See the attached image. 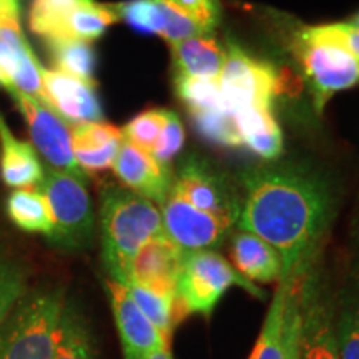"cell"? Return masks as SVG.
I'll return each instance as SVG.
<instances>
[{
  "instance_id": "obj_1",
  "label": "cell",
  "mask_w": 359,
  "mask_h": 359,
  "mask_svg": "<svg viewBox=\"0 0 359 359\" xmlns=\"http://www.w3.org/2000/svg\"><path fill=\"white\" fill-rule=\"evenodd\" d=\"M330 201L321 185L290 170H255L245 180L238 224L278 251L281 278L303 273L327 222Z\"/></svg>"
},
{
  "instance_id": "obj_2",
  "label": "cell",
  "mask_w": 359,
  "mask_h": 359,
  "mask_svg": "<svg viewBox=\"0 0 359 359\" xmlns=\"http://www.w3.org/2000/svg\"><path fill=\"white\" fill-rule=\"evenodd\" d=\"M102 257L110 280L125 285L130 264L154 238L165 235L163 219L154 201L128 188L107 185L100 196Z\"/></svg>"
},
{
  "instance_id": "obj_3",
  "label": "cell",
  "mask_w": 359,
  "mask_h": 359,
  "mask_svg": "<svg viewBox=\"0 0 359 359\" xmlns=\"http://www.w3.org/2000/svg\"><path fill=\"white\" fill-rule=\"evenodd\" d=\"M65 302L55 286L27 291L0 323V359H52Z\"/></svg>"
},
{
  "instance_id": "obj_4",
  "label": "cell",
  "mask_w": 359,
  "mask_h": 359,
  "mask_svg": "<svg viewBox=\"0 0 359 359\" xmlns=\"http://www.w3.org/2000/svg\"><path fill=\"white\" fill-rule=\"evenodd\" d=\"M37 190L47 201L52 217L53 228L47 240L60 250L87 248L95 230V215L85 183L48 168Z\"/></svg>"
},
{
  "instance_id": "obj_5",
  "label": "cell",
  "mask_w": 359,
  "mask_h": 359,
  "mask_svg": "<svg viewBox=\"0 0 359 359\" xmlns=\"http://www.w3.org/2000/svg\"><path fill=\"white\" fill-rule=\"evenodd\" d=\"M231 286H241L251 294L263 298L262 291L253 283L245 280L217 251L203 250L185 253L177 288L180 318L187 314L210 316Z\"/></svg>"
},
{
  "instance_id": "obj_6",
  "label": "cell",
  "mask_w": 359,
  "mask_h": 359,
  "mask_svg": "<svg viewBox=\"0 0 359 359\" xmlns=\"http://www.w3.org/2000/svg\"><path fill=\"white\" fill-rule=\"evenodd\" d=\"M118 20L114 6L70 0H32L29 27L47 40H82L93 42Z\"/></svg>"
},
{
  "instance_id": "obj_7",
  "label": "cell",
  "mask_w": 359,
  "mask_h": 359,
  "mask_svg": "<svg viewBox=\"0 0 359 359\" xmlns=\"http://www.w3.org/2000/svg\"><path fill=\"white\" fill-rule=\"evenodd\" d=\"M296 48L318 110L326 105L333 93L359 85V57L341 45L299 34Z\"/></svg>"
},
{
  "instance_id": "obj_8",
  "label": "cell",
  "mask_w": 359,
  "mask_h": 359,
  "mask_svg": "<svg viewBox=\"0 0 359 359\" xmlns=\"http://www.w3.org/2000/svg\"><path fill=\"white\" fill-rule=\"evenodd\" d=\"M218 83L224 107L233 114L248 107L269 109L271 98L283 88L273 67L255 60L236 47H231L224 57Z\"/></svg>"
},
{
  "instance_id": "obj_9",
  "label": "cell",
  "mask_w": 359,
  "mask_h": 359,
  "mask_svg": "<svg viewBox=\"0 0 359 359\" xmlns=\"http://www.w3.org/2000/svg\"><path fill=\"white\" fill-rule=\"evenodd\" d=\"M17 110L24 116L30 138L50 168L64 172L85 183L87 175L79 167L72 147V130L64 118L39 98L12 92Z\"/></svg>"
},
{
  "instance_id": "obj_10",
  "label": "cell",
  "mask_w": 359,
  "mask_h": 359,
  "mask_svg": "<svg viewBox=\"0 0 359 359\" xmlns=\"http://www.w3.org/2000/svg\"><path fill=\"white\" fill-rule=\"evenodd\" d=\"M163 230L170 240L185 253L203 251L222 245L233 226L213 215L201 212L188 203L172 187L163 200Z\"/></svg>"
},
{
  "instance_id": "obj_11",
  "label": "cell",
  "mask_w": 359,
  "mask_h": 359,
  "mask_svg": "<svg viewBox=\"0 0 359 359\" xmlns=\"http://www.w3.org/2000/svg\"><path fill=\"white\" fill-rule=\"evenodd\" d=\"M42 70L22 30L20 17H7L0 22V85L11 93L40 100Z\"/></svg>"
},
{
  "instance_id": "obj_12",
  "label": "cell",
  "mask_w": 359,
  "mask_h": 359,
  "mask_svg": "<svg viewBox=\"0 0 359 359\" xmlns=\"http://www.w3.org/2000/svg\"><path fill=\"white\" fill-rule=\"evenodd\" d=\"M188 203L213 215L223 222L235 224L240 213V205L226 183L206 167L205 161L188 158L180 168L177 183L173 185Z\"/></svg>"
},
{
  "instance_id": "obj_13",
  "label": "cell",
  "mask_w": 359,
  "mask_h": 359,
  "mask_svg": "<svg viewBox=\"0 0 359 359\" xmlns=\"http://www.w3.org/2000/svg\"><path fill=\"white\" fill-rule=\"evenodd\" d=\"M42 100L65 122H103V109L95 92V83L72 77L60 70H42Z\"/></svg>"
},
{
  "instance_id": "obj_14",
  "label": "cell",
  "mask_w": 359,
  "mask_h": 359,
  "mask_svg": "<svg viewBox=\"0 0 359 359\" xmlns=\"http://www.w3.org/2000/svg\"><path fill=\"white\" fill-rule=\"evenodd\" d=\"M281 286L248 359H286L293 323L302 313L303 273L280 278Z\"/></svg>"
},
{
  "instance_id": "obj_15",
  "label": "cell",
  "mask_w": 359,
  "mask_h": 359,
  "mask_svg": "<svg viewBox=\"0 0 359 359\" xmlns=\"http://www.w3.org/2000/svg\"><path fill=\"white\" fill-rule=\"evenodd\" d=\"M107 293L110 298L111 313L118 331L125 359H143L155 349L170 346L155 326L147 320L122 283L107 280Z\"/></svg>"
},
{
  "instance_id": "obj_16",
  "label": "cell",
  "mask_w": 359,
  "mask_h": 359,
  "mask_svg": "<svg viewBox=\"0 0 359 359\" xmlns=\"http://www.w3.org/2000/svg\"><path fill=\"white\" fill-rule=\"evenodd\" d=\"M183 258L185 251L180 250L167 235L154 238L133 258L125 285H138L155 293L177 296Z\"/></svg>"
},
{
  "instance_id": "obj_17",
  "label": "cell",
  "mask_w": 359,
  "mask_h": 359,
  "mask_svg": "<svg viewBox=\"0 0 359 359\" xmlns=\"http://www.w3.org/2000/svg\"><path fill=\"white\" fill-rule=\"evenodd\" d=\"M302 359H341L336 318L330 303L303 285L302 290Z\"/></svg>"
},
{
  "instance_id": "obj_18",
  "label": "cell",
  "mask_w": 359,
  "mask_h": 359,
  "mask_svg": "<svg viewBox=\"0 0 359 359\" xmlns=\"http://www.w3.org/2000/svg\"><path fill=\"white\" fill-rule=\"evenodd\" d=\"M114 170L128 190L160 205L172 190L168 168L158 163L154 155L147 154L127 140L122 142Z\"/></svg>"
},
{
  "instance_id": "obj_19",
  "label": "cell",
  "mask_w": 359,
  "mask_h": 359,
  "mask_svg": "<svg viewBox=\"0 0 359 359\" xmlns=\"http://www.w3.org/2000/svg\"><path fill=\"white\" fill-rule=\"evenodd\" d=\"M122 142V130L110 123H80L72 130L74 155L83 172H98L114 167Z\"/></svg>"
},
{
  "instance_id": "obj_20",
  "label": "cell",
  "mask_w": 359,
  "mask_h": 359,
  "mask_svg": "<svg viewBox=\"0 0 359 359\" xmlns=\"http://www.w3.org/2000/svg\"><path fill=\"white\" fill-rule=\"evenodd\" d=\"M0 175L7 187L15 190L37 188L43 178V167L34 147L22 142L8 128L0 114Z\"/></svg>"
},
{
  "instance_id": "obj_21",
  "label": "cell",
  "mask_w": 359,
  "mask_h": 359,
  "mask_svg": "<svg viewBox=\"0 0 359 359\" xmlns=\"http://www.w3.org/2000/svg\"><path fill=\"white\" fill-rule=\"evenodd\" d=\"M30 290V262L0 217V323Z\"/></svg>"
},
{
  "instance_id": "obj_22",
  "label": "cell",
  "mask_w": 359,
  "mask_h": 359,
  "mask_svg": "<svg viewBox=\"0 0 359 359\" xmlns=\"http://www.w3.org/2000/svg\"><path fill=\"white\" fill-rule=\"evenodd\" d=\"M233 264L245 280L271 283L281 278L283 262L278 251L248 231L233 236L230 250Z\"/></svg>"
},
{
  "instance_id": "obj_23",
  "label": "cell",
  "mask_w": 359,
  "mask_h": 359,
  "mask_svg": "<svg viewBox=\"0 0 359 359\" xmlns=\"http://www.w3.org/2000/svg\"><path fill=\"white\" fill-rule=\"evenodd\" d=\"M178 77L218 79L226 53L213 39L191 37L172 45Z\"/></svg>"
},
{
  "instance_id": "obj_24",
  "label": "cell",
  "mask_w": 359,
  "mask_h": 359,
  "mask_svg": "<svg viewBox=\"0 0 359 359\" xmlns=\"http://www.w3.org/2000/svg\"><path fill=\"white\" fill-rule=\"evenodd\" d=\"M235 122L241 143L263 158H276L281 154L283 137L269 109L248 107L235 111Z\"/></svg>"
},
{
  "instance_id": "obj_25",
  "label": "cell",
  "mask_w": 359,
  "mask_h": 359,
  "mask_svg": "<svg viewBox=\"0 0 359 359\" xmlns=\"http://www.w3.org/2000/svg\"><path fill=\"white\" fill-rule=\"evenodd\" d=\"M52 359H97L92 327L75 303L65 302L62 309Z\"/></svg>"
},
{
  "instance_id": "obj_26",
  "label": "cell",
  "mask_w": 359,
  "mask_h": 359,
  "mask_svg": "<svg viewBox=\"0 0 359 359\" xmlns=\"http://www.w3.org/2000/svg\"><path fill=\"white\" fill-rule=\"evenodd\" d=\"M6 213L22 231L50 236L53 228L50 210L37 188L13 190L6 201Z\"/></svg>"
},
{
  "instance_id": "obj_27",
  "label": "cell",
  "mask_w": 359,
  "mask_h": 359,
  "mask_svg": "<svg viewBox=\"0 0 359 359\" xmlns=\"http://www.w3.org/2000/svg\"><path fill=\"white\" fill-rule=\"evenodd\" d=\"M135 304L145 314L147 320L155 326V330L163 336L167 343H172V334L180 318L177 296H167L155 291L142 288L138 285H125Z\"/></svg>"
},
{
  "instance_id": "obj_28",
  "label": "cell",
  "mask_w": 359,
  "mask_h": 359,
  "mask_svg": "<svg viewBox=\"0 0 359 359\" xmlns=\"http://www.w3.org/2000/svg\"><path fill=\"white\" fill-rule=\"evenodd\" d=\"M48 50L57 69L72 77L83 80V82L95 83L93 72H95V50L88 42L82 40H47Z\"/></svg>"
},
{
  "instance_id": "obj_29",
  "label": "cell",
  "mask_w": 359,
  "mask_h": 359,
  "mask_svg": "<svg viewBox=\"0 0 359 359\" xmlns=\"http://www.w3.org/2000/svg\"><path fill=\"white\" fill-rule=\"evenodd\" d=\"M118 19L140 34L163 35L167 27L168 0H130L114 6Z\"/></svg>"
},
{
  "instance_id": "obj_30",
  "label": "cell",
  "mask_w": 359,
  "mask_h": 359,
  "mask_svg": "<svg viewBox=\"0 0 359 359\" xmlns=\"http://www.w3.org/2000/svg\"><path fill=\"white\" fill-rule=\"evenodd\" d=\"M177 92L178 97L191 110V114L223 109L228 110L224 107L218 79L178 77L177 75Z\"/></svg>"
},
{
  "instance_id": "obj_31",
  "label": "cell",
  "mask_w": 359,
  "mask_h": 359,
  "mask_svg": "<svg viewBox=\"0 0 359 359\" xmlns=\"http://www.w3.org/2000/svg\"><path fill=\"white\" fill-rule=\"evenodd\" d=\"M168 110L154 109L142 111L140 115L135 116L133 120L125 125L123 128V140L132 143V145L138 147L140 150L147 151L151 155L154 148L158 142L161 130H163L165 123H167Z\"/></svg>"
},
{
  "instance_id": "obj_32",
  "label": "cell",
  "mask_w": 359,
  "mask_h": 359,
  "mask_svg": "<svg viewBox=\"0 0 359 359\" xmlns=\"http://www.w3.org/2000/svg\"><path fill=\"white\" fill-rule=\"evenodd\" d=\"M196 128L205 135L208 140L223 143V145L236 147L241 145L240 133H238L235 114L230 110H212L193 114Z\"/></svg>"
},
{
  "instance_id": "obj_33",
  "label": "cell",
  "mask_w": 359,
  "mask_h": 359,
  "mask_svg": "<svg viewBox=\"0 0 359 359\" xmlns=\"http://www.w3.org/2000/svg\"><path fill=\"white\" fill-rule=\"evenodd\" d=\"M341 359H359V303L351 304L336 321Z\"/></svg>"
},
{
  "instance_id": "obj_34",
  "label": "cell",
  "mask_w": 359,
  "mask_h": 359,
  "mask_svg": "<svg viewBox=\"0 0 359 359\" xmlns=\"http://www.w3.org/2000/svg\"><path fill=\"white\" fill-rule=\"evenodd\" d=\"M183 142H185V130H183V125L180 122L178 116L175 115L173 111L168 110L167 123H165L163 130H161V135L158 142H156L154 151H151V155H154V158L158 161V163L167 167L168 161L182 150Z\"/></svg>"
},
{
  "instance_id": "obj_35",
  "label": "cell",
  "mask_w": 359,
  "mask_h": 359,
  "mask_svg": "<svg viewBox=\"0 0 359 359\" xmlns=\"http://www.w3.org/2000/svg\"><path fill=\"white\" fill-rule=\"evenodd\" d=\"M304 37L323 40V42H333L344 47L354 55L359 57V30L348 24H330L308 27L302 32Z\"/></svg>"
},
{
  "instance_id": "obj_36",
  "label": "cell",
  "mask_w": 359,
  "mask_h": 359,
  "mask_svg": "<svg viewBox=\"0 0 359 359\" xmlns=\"http://www.w3.org/2000/svg\"><path fill=\"white\" fill-rule=\"evenodd\" d=\"M180 11L198 24L206 34H210L217 27L219 19L218 0H168Z\"/></svg>"
},
{
  "instance_id": "obj_37",
  "label": "cell",
  "mask_w": 359,
  "mask_h": 359,
  "mask_svg": "<svg viewBox=\"0 0 359 359\" xmlns=\"http://www.w3.org/2000/svg\"><path fill=\"white\" fill-rule=\"evenodd\" d=\"M7 17H20V6H12L0 0V22Z\"/></svg>"
},
{
  "instance_id": "obj_38",
  "label": "cell",
  "mask_w": 359,
  "mask_h": 359,
  "mask_svg": "<svg viewBox=\"0 0 359 359\" xmlns=\"http://www.w3.org/2000/svg\"><path fill=\"white\" fill-rule=\"evenodd\" d=\"M143 359H173L172 351H170V346H161L150 354H147Z\"/></svg>"
},
{
  "instance_id": "obj_39",
  "label": "cell",
  "mask_w": 359,
  "mask_h": 359,
  "mask_svg": "<svg viewBox=\"0 0 359 359\" xmlns=\"http://www.w3.org/2000/svg\"><path fill=\"white\" fill-rule=\"evenodd\" d=\"M348 24L351 25V27H354V29H358V30H359V12H358V13H354V15L351 17V20H349Z\"/></svg>"
},
{
  "instance_id": "obj_40",
  "label": "cell",
  "mask_w": 359,
  "mask_h": 359,
  "mask_svg": "<svg viewBox=\"0 0 359 359\" xmlns=\"http://www.w3.org/2000/svg\"><path fill=\"white\" fill-rule=\"evenodd\" d=\"M2 2L12 4V6H20V4H19V0H2Z\"/></svg>"
},
{
  "instance_id": "obj_41",
  "label": "cell",
  "mask_w": 359,
  "mask_h": 359,
  "mask_svg": "<svg viewBox=\"0 0 359 359\" xmlns=\"http://www.w3.org/2000/svg\"><path fill=\"white\" fill-rule=\"evenodd\" d=\"M70 2H93V0H70Z\"/></svg>"
}]
</instances>
